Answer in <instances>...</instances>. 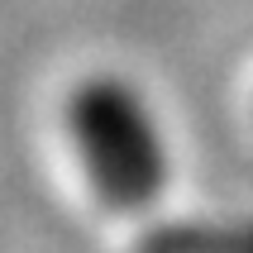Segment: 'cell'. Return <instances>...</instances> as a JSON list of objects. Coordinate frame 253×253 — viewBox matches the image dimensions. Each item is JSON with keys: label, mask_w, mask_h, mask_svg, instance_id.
<instances>
[{"label": "cell", "mask_w": 253, "mask_h": 253, "mask_svg": "<svg viewBox=\"0 0 253 253\" xmlns=\"http://www.w3.org/2000/svg\"><path fill=\"white\" fill-rule=\"evenodd\" d=\"M67 134L96 196L115 211H143L168 186V148L148 100L120 77H91L67 96Z\"/></svg>", "instance_id": "obj_1"}]
</instances>
